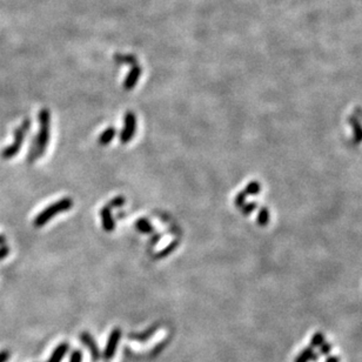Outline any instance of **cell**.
Wrapping results in <instances>:
<instances>
[{
	"mask_svg": "<svg viewBox=\"0 0 362 362\" xmlns=\"http://www.w3.org/2000/svg\"><path fill=\"white\" fill-rule=\"evenodd\" d=\"M9 352L8 351H1L0 352V362H7L9 359Z\"/></svg>",
	"mask_w": 362,
	"mask_h": 362,
	"instance_id": "obj_17",
	"label": "cell"
},
{
	"mask_svg": "<svg viewBox=\"0 0 362 362\" xmlns=\"http://www.w3.org/2000/svg\"><path fill=\"white\" fill-rule=\"evenodd\" d=\"M9 251H11V249H9V247L7 245L0 247V261L7 258L9 254Z\"/></svg>",
	"mask_w": 362,
	"mask_h": 362,
	"instance_id": "obj_16",
	"label": "cell"
},
{
	"mask_svg": "<svg viewBox=\"0 0 362 362\" xmlns=\"http://www.w3.org/2000/svg\"><path fill=\"white\" fill-rule=\"evenodd\" d=\"M68 350H70V345L67 342H61L60 345H58L55 347L51 357H49L47 362H61L62 359L65 358V355L67 354Z\"/></svg>",
	"mask_w": 362,
	"mask_h": 362,
	"instance_id": "obj_9",
	"label": "cell"
},
{
	"mask_svg": "<svg viewBox=\"0 0 362 362\" xmlns=\"http://www.w3.org/2000/svg\"><path fill=\"white\" fill-rule=\"evenodd\" d=\"M7 243V239H6L5 234H0V247L5 246Z\"/></svg>",
	"mask_w": 362,
	"mask_h": 362,
	"instance_id": "obj_18",
	"label": "cell"
},
{
	"mask_svg": "<svg viewBox=\"0 0 362 362\" xmlns=\"http://www.w3.org/2000/svg\"><path fill=\"white\" fill-rule=\"evenodd\" d=\"M38 120H39V132L33 140L32 147L29 148L28 156H27V163L33 164L38 158H41L44 156L46 147L49 143V138H51V112L47 108H42L38 113Z\"/></svg>",
	"mask_w": 362,
	"mask_h": 362,
	"instance_id": "obj_1",
	"label": "cell"
},
{
	"mask_svg": "<svg viewBox=\"0 0 362 362\" xmlns=\"http://www.w3.org/2000/svg\"><path fill=\"white\" fill-rule=\"evenodd\" d=\"M111 208L108 206H105L100 210V216H101V223H103V228L105 232H113L115 229V221L112 216Z\"/></svg>",
	"mask_w": 362,
	"mask_h": 362,
	"instance_id": "obj_7",
	"label": "cell"
},
{
	"mask_svg": "<svg viewBox=\"0 0 362 362\" xmlns=\"http://www.w3.org/2000/svg\"><path fill=\"white\" fill-rule=\"evenodd\" d=\"M121 335H123V332H121L120 328L117 327V328L112 329L110 337H108L106 347H105V351L103 353V358L106 361H110L114 358L115 353H117L118 346H119Z\"/></svg>",
	"mask_w": 362,
	"mask_h": 362,
	"instance_id": "obj_5",
	"label": "cell"
},
{
	"mask_svg": "<svg viewBox=\"0 0 362 362\" xmlns=\"http://www.w3.org/2000/svg\"><path fill=\"white\" fill-rule=\"evenodd\" d=\"M73 203L74 202L72 197H62V199L59 200V201L52 203L51 206L46 207L44 210H41V212L35 216L34 221H33V225H34V227H37V228H40V227L46 225L48 221H51L53 216L70 210L72 207H73Z\"/></svg>",
	"mask_w": 362,
	"mask_h": 362,
	"instance_id": "obj_2",
	"label": "cell"
},
{
	"mask_svg": "<svg viewBox=\"0 0 362 362\" xmlns=\"http://www.w3.org/2000/svg\"><path fill=\"white\" fill-rule=\"evenodd\" d=\"M158 327H159V325L157 324V325H154L153 327L148 328L147 331L143 332V333H133V334H130V335H128V338L133 339V340H137V341H139V342H145V341H147L148 339H150L151 337H153L154 333H156V332H157Z\"/></svg>",
	"mask_w": 362,
	"mask_h": 362,
	"instance_id": "obj_10",
	"label": "cell"
},
{
	"mask_svg": "<svg viewBox=\"0 0 362 362\" xmlns=\"http://www.w3.org/2000/svg\"><path fill=\"white\" fill-rule=\"evenodd\" d=\"M137 131V117L133 112H127L124 118V127L121 131L119 139L123 145H126L134 138Z\"/></svg>",
	"mask_w": 362,
	"mask_h": 362,
	"instance_id": "obj_4",
	"label": "cell"
},
{
	"mask_svg": "<svg viewBox=\"0 0 362 362\" xmlns=\"http://www.w3.org/2000/svg\"><path fill=\"white\" fill-rule=\"evenodd\" d=\"M160 236H161L160 234H157L156 236H154V239H153V240H151V245H152V246H153V245H156V243H157L158 241H159Z\"/></svg>",
	"mask_w": 362,
	"mask_h": 362,
	"instance_id": "obj_19",
	"label": "cell"
},
{
	"mask_svg": "<svg viewBox=\"0 0 362 362\" xmlns=\"http://www.w3.org/2000/svg\"><path fill=\"white\" fill-rule=\"evenodd\" d=\"M141 68L139 67V65L136 64V65H132V70L130 72V74L127 75L126 80H125L124 82V88L126 91H131L133 90L134 86L137 85L138 80H139L140 75H141Z\"/></svg>",
	"mask_w": 362,
	"mask_h": 362,
	"instance_id": "obj_8",
	"label": "cell"
},
{
	"mask_svg": "<svg viewBox=\"0 0 362 362\" xmlns=\"http://www.w3.org/2000/svg\"><path fill=\"white\" fill-rule=\"evenodd\" d=\"M125 203H126V199H125L124 196H115L111 200L110 203H108L107 206L112 209V208H118V207L124 206Z\"/></svg>",
	"mask_w": 362,
	"mask_h": 362,
	"instance_id": "obj_14",
	"label": "cell"
},
{
	"mask_svg": "<svg viewBox=\"0 0 362 362\" xmlns=\"http://www.w3.org/2000/svg\"><path fill=\"white\" fill-rule=\"evenodd\" d=\"M31 124H32L31 119L26 118V119H24V121L20 124V126L15 128L14 140H13V143L9 145V146L5 147L4 150L1 151V153H0L2 159L5 160L12 159V158H14L16 154L19 153V151H20L22 147V144H24L26 133H27L29 128H31Z\"/></svg>",
	"mask_w": 362,
	"mask_h": 362,
	"instance_id": "obj_3",
	"label": "cell"
},
{
	"mask_svg": "<svg viewBox=\"0 0 362 362\" xmlns=\"http://www.w3.org/2000/svg\"><path fill=\"white\" fill-rule=\"evenodd\" d=\"M70 362H82V353L80 351L75 350L72 352L71 358H70Z\"/></svg>",
	"mask_w": 362,
	"mask_h": 362,
	"instance_id": "obj_15",
	"label": "cell"
},
{
	"mask_svg": "<svg viewBox=\"0 0 362 362\" xmlns=\"http://www.w3.org/2000/svg\"><path fill=\"white\" fill-rule=\"evenodd\" d=\"M136 228L138 229V232L144 233V234H150V233H152L154 230L153 225L147 218L138 219L136 222Z\"/></svg>",
	"mask_w": 362,
	"mask_h": 362,
	"instance_id": "obj_12",
	"label": "cell"
},
{
	"mask_svg": "<svg viewBox=\"0 0 362 362\" xmlns=\"http://www.w3.org/2000/svg\"><path fill=\"white\" fill-rule=\"evenodd\" d=\"M178 243H179V241H178V240H174V241L171 242L170 245H167L166 247H165L164 249H161L160 252H158L157 254L154 255V259L159 260V259H164V258H166V256H169L171 253H173L174 251H176Z\"/></svg>",
	"mask_w": 362,
	"mask_h": 362,
	"instance_id": "obj_13",
	"label": "cell"
},
{
	"mask_svg": "<svg viewBox=\"0 0 362 362\" xmlns=\"http://www.w3.org/2000/svg\"><path fill=\"white\" fill-rule=\"evenodd\" d=\"M80 340L82 342V345L90 350V353H91V357H92V360H93V362L100 361L101 352H100V350H99L97 342L94 341L93 337H92L88 332H82V333L80 334Z\"/></svg>",
	"mask_w": 362,
	"mask_h": 362,
	"instance_id": "obj_6",
	"label": "cell"
},
{
	"mask_svg": "<svg viewBox=\"0 0 362 362\" xmlns=\"http://www.w3.org/2000/svg\"><path fill=\"white\" fill-rule=\"evenodd\" d=\"M115 136H117V130H115L113 126H110V127H107L105 131H103V133L100 134L98 141L101 146H107V145L114 139Z\"/></svg>",
	"mask_w": 362,
	"mask_h": 362,
	"instance_id": "obj_11",
	"label": "cell"
}]
</instances>
